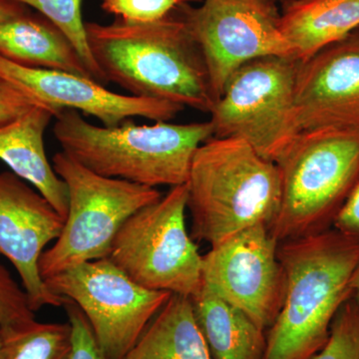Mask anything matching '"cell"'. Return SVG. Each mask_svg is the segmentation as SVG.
Instances as JSON below:
<instances>
[{"label": "cell", "instance_id": "6da1fadb", "mask_svg": "<svg viewBox=\"0 0 359 359\" xmlns=\"http://www.w3.org/2000/svg\"><path fill=\"white\" fill-rule=\"evenodd\" d=\"M85 27L90 51L107 83L129 95L211 112L215 99L204 58L179 8L153 22L117 20Z\"/></svg>", "mask_w": 359, "mask_h": 359}, {"label": "cell", "instance_id": "ac0fdd59", "mask_svg": "<svg viewBox=\"0 0 359 359\" xmlns=\"http://www.w3.org/2000/svg\"><path fill=\"white\" fill-rule=\"evenodd\" d=\"M212 359H263L266 334L247 314L202 287L191 299Z\"/></svg>", "mask_w": 359, "mask_h": 359}, {"label": "cell", "instance_id": "52a82bcc", "mask_svg": "<svg viewBox=\"0 0 359 359\" xmlns=\"http://www.w3.org/2000/svg\"><path fill=\"white\" fill-rule=\"evenodd\" d=\"M187 184L135 212L111 245L108 259L146 289L192 297L202 289V256L186 224Z\"/></svg>", "mask_w": 359, "mask_h": 359}, {"label": "cell", "instance_id": "7c38bea8", "mask_svg": "<svg viewBox=\"0 0 359 359\" xmlns=\"http://www.w3.org/2000/svg\"><path fill=\"white\" fill-rule=\"evenodd\" d=\"M65 219L43 196L13 172L0 173V255L20 276L34 313L44 306H65L63 297L47 287L39 259L57 240Z\"/></svg>", "mask_w": 359, "mask_h": 359}, {"label": "cell", "instance_id": "d6986e66", "mask_svg": "<svg viewBox=\"0 0 359 359\" xmlns=\"http://www.w3.org/2000/svg\"><path fill=\"white\" fill-rule=\"evenodd\" d=\"M122 359H212L190 297L172 294Z\"/></svg>", "mask_w": 359, "mask_h": 359}, {"label": "cell", "instance_id": "cb8c5ba5", "mask_svg": "<svg viewBox=\"0 0 359 359\" xmlns=\"http://www.w3.org/2000/svg\"><path fill=\"white\" fill-rule=\"evenodd\" d=\"M25 290L0 264V328H15L35 320Z\"/></svg>", "mask_w": 359, "mask_h": 359}, {"label": "cell", "instance_id": "4fadbf2b", "mask_svg": "<svg viewBox=\"0 0 359 359\" xmlns=\"http://www.w3.org/2000/svg\"><path fill=\"white\" fill-rule=\"evenodd\" d=\"M0 77L18 87L37 103L58 111L73 110L113 127L136 117L169 122L185 109L159 100L123 95L91 78L65 71L27 67L0 56Z\"/></svg>", "mask_w": 359, "mask_h": 359}, {"label": "cell", "instance_id": "5bb4252c", "mask_svg": "<svg viewBox=\"0 0 359 359\" xmlns=\"http://www.w3.org/2000/svg\"><path fill=\"white\" fill-rule=\"evenodd\" d=\"M295 123L299 132H359V29L299 62Z\"/></svg>", "mask_w": 359, "mask_h": 359}, {"label": "cell", "instance_id": "3957f363", "mask_svg": "<svg viewBox=\"0 0 359 359\" xmlns=\"http://www.w3.org/2000/svg\"><path fill=\"white\" fill-rule=\"evenodd\" d=\"M53 135L63 152L87 169L139 185L173 187L187 183L194 155L214 136L211 122L92 124L81 113L62 110Z\"/></svg>", "mask_w": 359, "mask_h": 359}, {"label": "cell", "instance_id": "44dd1931", "mask_svg": "<svg viewBox=\"0 0 359 359\" xmlns=\"http://www.w3.org/2000/svg\"><path fill=\"white\" fill-rule=\"evenodd\" d=\"M25 6L33 7L39 11L46 20L53 23L65 33L75 47L80 57L86 65L90 75L99 83L108 84L96 65L88 41L86 27L82 18V0H13Z\"/></svg>", "mask_w": 359, "mask_h": 359}, {"label": "cell", "instance_id": "ffe728a7", "mask_svg": "<svg viewBox=\"0 0 359 359\" xmlns=\"http://www.w3.org/2000/svg\"><path fill=\"white\" fill-rule=\"evenodd\" d=\"M69 323H39L0 328V359H70Z\"/></svg>", "mask_w": 359, "mask_h": 359}, {"label": "cell", "instance_id": "8992f818", "mask_svg": "<svg viewBox=\"0 0 359 359\" xmlns=\"http://www.w3.org/2000/svg\"><path fill=\"white\" fill-rule=\"evenodd\" d=\"M52 166L67 187L68 212L60 236L40 257L43 280L108 257L125 222L163 197L157 188L101 176L63 151L53 156Z\"/></svg>", "mask_w": 359, "mask_h": 359}, {"label": "cell", "instance_id": "f1b7e54d", "mask_svg": "<svg viewBox=\"0 0 359 359\" xmlns=\"http://www.w3.org/2000/svg\"><path fill=\"white\" fill-rule=\"evenodd\" d=\"M241 1H244L271 15L278 16L280 15L278 11V4H285L287 0H241Z\"/></svg>", "mask_w": 359, "mask_h": 359}, {"label": "cell", "instance_id": "4316f807", "mask_svg": "<svg viewBox=\"0 0 359 359\" xmlns=\"http://www.w3.org/2000/svg\"><path fill=\"white\" fill-rule=\"evenodd\" d=\"M334 226L340 233L359 238V183L335 217Z\"/></svg>", "mask_w": 359, "mask_h": 359}, {"label": "cell", "instance_id": "7a4b0ae2", "mask_svg": "<svg viewBox=\"0 0 359 359\" xmlns=\"http://www.w3.org/2000/svg\"><path fill=\"white\" fill-rule=\"evenodd\" d=\"M278 257L285 297L263 359H311L327 344L337 311L353 299L359 238L328 229L280 242Z\"/></svg>", "mask_w": 359, "mask_h": 359}, {"label": "cell", "instance_id": "2e32d148", "mask_svg": "<svg viewBox=\"0 0 359 359\" xmlns=\"http://www.w3.org/2000/svg\"><path fill=\"white\" fill-rule=\"evenodd\" d=\"M283 4L278 28L299 62L359 29V0H287Z\"/></svg>", "mask_w": 359, "mask_h": 359}, {"label": "cell", "instance_id": "277c9868", "mask_svg": "<svg viewBox=\"0 0 359 359\" xmlns=\"http://www.w3.org/2000/svg\"><path fill=\"white\" fill-rule=\"evenodd\" d=\"M193 237L218 245L257 224L269 228L280 210L278 167L247 142L212 137L196 151L187 181Z\"/></svg>", "mask_w": 359, "mask_h": 359}, {"label": "cell", "instance_id": "8fae6325", "mask_svg": "<svg viewBox=\"0 0 359 359\" xmlns=\"http://www.w3.org/2000/svg\"><path fill=\"white\" fill-rule=\"evenodd\" d=\"M199 46L215 102L236 70L266 56L294 58L292 45L278 28V16L241 0H204L179 7Z\"/></svg>", "mask_w": 359, "mask_h": 359}, {"label": "cell", "instance_id": "83f0119b", "mask_svg": "<svg viewBox=\"0 0 359 359\" xmlns=\"http://www.w3.org/2000/svg\"><path fill=\"white\" fill-rule=\"evenodd\" d=\"M25 13L26 8L22 4L13 0H0V25Z\"/></svg>", "mask_w": 359, "mask_h": 359}, {"label": "cell", "instance_id": "9c48e42d", "mask_svg": "<svg viewBox=\"0 0 359 359\" xmlns=\"http://www.w3.org/2000/svg\"><path fill=\"white\" fill-rule=\"evenodd\" d=\"M44 282L81 309L106 359L124 358L172 295L142 287L108 257L78 264Z\"/></svg>", "mask_w": 359, "mask_h": 359}, {"label": "cell", "instance_id": "30bf717a", "mask_svg": "<svg viewBox=\"0 0 359 359\" xmlns=\"http://www.w3.org/2000/svg\"><path fill=\"white\" fill-rule=\"evenodd\" d=\"M278 244L268 226L257 224L212 245L202 256V287L263 330L275 323L285 297Z\"/></svg>", "mask_w": 359, "mask_h": 359}, {"label": "cell", "instance_id": "f546056e", "mask_svg": "<svg viewBox=\"0 0 359 359\" xmlns=\"http://www.w3.org/2000/svg\"><path fill=\"white\" fill-rule=\"evenodd\" d=\"M351 287L353 290V299L359 304V262L351 278Z\"/></svg>", "mask_w": 359, "mask_h": 359}, {"label": "cell", "instance_id": "7402d4cb", "mask_svg": "<svg viewBox=\"0 0 359 359\" xmlns=\"http://www.w3.org/2000/svg\"><path fill=\"white\" fill-rule=\"evenodd\" d=\"M311 359H359V304L354 299L337 311L327 344Z\"/></svg>", "mask_w": 359, "mask_h": 359}, {"label": "cell", "instance_id": "5b68a950", "mask_svg": "<svg viewBox=\"0 0 359 359\" xmlns=\"http://www.w3.org/2000/svg\"><path fill=\"white\" fill-rule=\"evenodd\" d=\"M275 163L282 198L271 235L280 243L328 230L359 183V132L304 130Z\"/></svg>", "mask_w": 359, "mask_h": 359}, {"label": "cell", "instance_id": "d4e9b609", "mask_svg": "<svg viewBox=\"0 0 359 359\" xmlns=\"http://www.w3.org/2000/svg\"><path fill=\"white\" fill-rule=\"evenodd\" d=\"M63 306L72 330V353L70 359H106L81 309L68 299H66Z\"/></svg>", "mask_w": 359, "mask_h": 359}, {"label": "cell", "instance_id": "ba28073f", "mask_svg": "<svg viewBox=\"0 0 359 359\" xmlns=\"http://www.w3.org/2000/svg\"><path fill=\"white\" fill-rule=\"evenodd\" d=\"M299 65L292 57L266 56L236 70L209 113L212 137L241 139L275 162L299 133L295 123Z\"/></svg>", "mask_w": 359, "mask_h": 359}, {"label": "cell", "instance_id": "e0dca14e", "mask_svg": "<svg viewBox=\"0 0 359 359\" xmlns=\"http://www.w3.org/2000/svg\"><path fill=\"white\" fill-rule=\"evenodd\" d=\"M0 56L27 67L65 71L93 79L65 33L46 18L27 11L0 25Z\"/></svg>", "mask_w": 359, "mask_h": 359}, {"label": "cell", "instance_id": "9a60e30c", "mask_svg": "<svg viewBox=\"0 0 359 359\" xmlns=\"http://www.w3.org/2000/svg\"><path fill=\"white\" fill-rule=\"evenodd\" d=\"M61 111L39 104L20 117L0 126V161L25 180L66 218L68 192L56 174L44 148V133Z\"/></svg>", "mask_w": 359, "mask_h": 359}, {"label": "cell", "instance_id": "603a6c76", "mask_svg": "<svg viewBox=\"0 0 359 359\" xmlns=\"http://www.w3.org/2000/svg\"><path fill=\"white\" fill-rule=\"evenodd\" d=\"M191 0H102L101 7L118 20L147 23L163 20Z\"/></svg>", "mask_w": 359, "mask_h": 359}, {"label": "cell", "instance_id": "484cf974", "mask_svg": "<svg viewBox=\"0 0 359 359\" xmlns=\"http://www.w3.org/2000/svg\"><path fill=\"white\" fill-rule=\"evenodd\" d=\"M39 104L15 85L0 77V126L13 121Z\"/></svg>", "mask_w": 359, "mask_h": 359}]
</instances>
